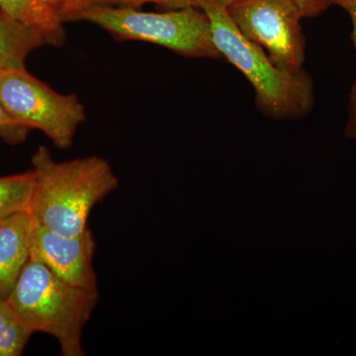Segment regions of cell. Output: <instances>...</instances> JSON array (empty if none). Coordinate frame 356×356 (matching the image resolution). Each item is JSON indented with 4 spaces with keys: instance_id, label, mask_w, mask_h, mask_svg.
Listing matches in <instances>:
<instances>
[{
    "instance_id": "cell-1",
    "label": "cell",
    "mask_w": 356,
    "mask_h": 356,
    "mask_svg": "<svg viewBox=\"0 0 356 356\" xmlns=\"http://www.w3.org/2000/svg\"><path fill=\"white\" fill-rule=\"evenodd\" d=\"M31 163L35 185L28 212L33 222L60 235L86 231L93 208L119 187V178L102 156L57 161L41 146Z\"/></svg>"
},
{
    "instance_id": "cell-2",
    "label": "cell",
    "mask_w": 356,
    "mask_h": 356,
    "mask_svg": "<svg viewBox=\"0 0 356 356\" xmlns=\"http://www.w3.org/2000/svg\"><path fill=\"white\" fill-rule=\"evenodd\" d=\"M197 7L209 18L218 51L252 83L255 102L264 114L274 119H296L311 111L313 83L305 70L291 72L276 67L261 47L238 31L227 9L213 0H198Z\"/></svg>"
},
{
    "instance_id": "cell-3",
    "label": "cell",
    "mask_w": 356,
    "mask_h": 356,
    "mask_svg": "<svg viewBox=\"0 0 356 356\" xmlns=\"http://www.w3.org/2000/svg\"><path fill=\"white\" fill-rule=\"evenodd\" d=\"M98 297V293L72 286L44 264L29 259L6 301L33 334L55 337L63 355L83 356V327Z\"/></svg>"
},
{
    "instance_id": "cell-4",
    "label": "cell",
    "mask_w": 356,
    "mask_h": 356,
    "mask_svg": "<svg viewBox=\"0 0 356 356\" xmlns=\"http://www.w3.org/2000/svg\"><path fill=\"white\" fill-rule=\"evenodd\" d=\"M76 21L92 23L118 41L147 42L189 58H222L209 18L199 7L154 13L129 6H96L79 14Z\"/></svg>"
},
{
    "instance_id": "cell-5",
    "label": "cell",
    "mask_w": 356,
    "mask_h": 356,
    "mask_svg": "<svg viewBox=\"0 0 356 356\" xmlns=\"http://www.w3.org/2000/svg\"><path fill=\"white\" fill-rule=\"evenodd\" d=\"M0 102L18 125L43 132L60 149H70L86 120L76 95H62L26 69L0 70Z\"/></svg>"
},
{
    "instance_id": "cell-6",
    "label": "cell",
    "mask_w": 356,
    "mask_h": 356,
    "mask_svg": "<svg viewBox=\"0 0 356 356\" xmlns=\"http://www.w3.org/2000/svg\"><path fill=\"white\" fill-rule=\"evenodd\" d=\"M226 9L238 31L266 50L276 67L291 72L303 70V17L292 0H240Z\"/></svg>"
},
{
    "instance_id": "cell-7",
    "label": "cell",
    "mask_w": 356,
    "mask_h": 356,
    "mask_svg": "<svg viewBox=\"0 0 356 356\" xmlns=\"http://www.w3.org/2000/svg\"><path fill=\"white\" fill-rule=\"evenodd\" d=\"M95 236L88 228L74 236L60 235L33 222L30 259L44 264L65 282L98 293L93 257Z\"/></svg>"
},
{
    "instance_id": "cell-8",
    "label": "cell",
    "mask_w": 356,
    "mask_h": 356,
    "mask_svg": "<svg viewBox=\"0 0 356 356\" xmlns=\"http://www.w3.org/2000/svg\"><path fill=\"white\" fill-rule=\"evenodd\" d=\"M32 229L28 211L0 219V300L8 299L29 261Z\"/></svg>"
},
{
    "instance_id": "cell-9",
    "label": "cell",
    "mask_w": 356,
    "mask_h": 356,
    "mask_svg": "<svg viewBox=\"0 0 356 356\" xmlns=\"http://www.w3.org/2000/svg\"><path fill=\"white\" fill-rule=\"evenodd\" d=\"M0 7L14 20L39 32L47 44H64L67 37L64 20L43 0H0Z\"/></svg>"
},
{
    "instance_id": "cell-10",
    "label": "cell",
    "mask_w": 356,
    "mask_h": 356,
    "mask_svg": "<svg viewBox=\"0 0 356 356\" xmlns=\"http://www.w3.org/2000/svg\"><path fill=\"white\" fill-rule=\"evenodd\" d=\"M47 44L44 37L14 20L0 7V70L25 69L26 58Z\"/></svg>"
},
{
    "instance_id": "cell-11",
    "label": "cell",
    "mask_w": 356,
    "mask_h": 356,
    "mask_svg": "<svg viewBox=\"0 0 356 356\" xmlns=\"http://www.w3.org/2000/svg\"><path fill=\"white\" fill-rule=\"evenodd\" d=\"M34 185L33 170L0 177V219L28 211Z\"/></svg>"
},
{
    "instance_id": "cell-12",
    "label": "cell",
    "mask_w": 356,
    "mask_h": 356,
    "mask_svg": "<svg viewBox=\"0 0 356 356\" xmlns=\"http://www.w3.org/2000/svg\"><path fill=\"white\" fill-rule=\"evenodd\" d=\"M33 332L16 317L6 300H0V356H19Z\"/></svg>"
},
{
    "instance_id": "cell-13",
    "label": "cell",
    "mask_w": 356,
    "mask_h": 356,
    "mask_svg": "<svg viewBox=\"0 0 356 356\" xmlns=\"http://www.w3.org/2000/svg\"><path fill=\"white\" fill-rule=\"evenodd\" d=\"M117 0H60L57 11L64 22L76 21L79 14L96 6H116Z\"/></svg>"
},
{
    "instance_id": "cell-14",
    "label": "cell",
    "mask_w": 356,
    "mask_h": 356,
    "mask_svg": "<svg viewBox=\"0 0 356 356\" xmlns=\"http://www.w3.org/2000/svg\"><path fill=\"white\" fill-rule=\"evenodd\" d=\"M27 129L18 125L13 117L8 114L4 108L3 105L0 102V136L6 140L13 142H20L24 139Z\"/></svg>"
},
{
    "instance_id": "cell-15",
    "label": "cell",
    "mask_w": 356,
    "mask_h": 356,
    "mask_svg": "<svg viewBox=\"0 0 356 356\" xmlns=\"http://www.w3.org/2000/svg\"><path fill=\"white\" fill-rule=\"evenodd\" d=\"M197 2L198 0H117V6L137 8L145 4L153 3L168 10H177V9L186 8V7H197Z\"/></svg>"
},
{
    "instance_id": "cell-16",
    "label": "cell",
    "mask_w": 356,
    "mask_h": 356,
    "mask_svg": "<svg viewBox=\"0 0 356 356\" xmlns=\"http://www.w3.org/2000/svg\"><path fill=\"white\" fill-rule=\"evenodd\" d=\"M302 17H313L327 8L323 0H292Z\"/></svg>"
},
{
    "instance_id": "cell-17",
    "label": "cell",
    "mask_w": 356,
    "mask_h": 356,
    "mask_svg": "<svg viewBox=\"0 0 356 356\" xmlns=\"http://www.w3.org/2000/svg\"><path fill=\"white\" fill-rule=\"evenodd\" d=\"M346 135L356 139V83L353 88V96H351L350 116L346 127Z\"/></svg>"
},
{
    "instance_id": "cell-18",
    "label": "cell",
    "mask_w": 356,
    "mask_h": 356,
    "mask_svg": "<svg viewBox=\"0 0 356 356\" xmlns=\"http://www.w3.org/2000/svg\"><path fill=\"white\" fill-rule=\"evenodd\" d=\"M323 1L327 7L332 4V6L343 7L346 10L350 7L356 6V0H323Z\"/></svg>"
},
{
    "instance_id": "cell-19",
    "label": "cell",
    "mask_w": 356,
    "mask_h": 356,
    "mask_svg": "<svg viewBox=\"0 0 356 356\" xmlns=\"http://www.w3.org/2000/svg\"><path fill=\"white\" fill-rule=\"evenodd\" d=\"M348 14H350L351 21L353 24V36H355V46H356V6L350 7V8L346 9Z\"/></svg>"
},
{
    "instance_id": "cell-20",
    "label": "cell",
    "mask_w": 356,
    "mask_h": 356,
    "mask_svg": "<svg viewBox=\"0 0 356 356\" xmlns=\"http://www.w3.org/2000/svg\"><path fill=\"white\" fill-rule=\"evenodd\" d=\"M213 1L217 3L218 6L224 7V8H228L229 6L240 1V0H213Z\"/></svg>"
},
{
    "instance_id": "cell-21",
    "label": "cell",
    "mask_w": 356,
    "mask_h": 356,
    "mask_svg": "<svg viewBox=\"0 0 356 356\" xmlns=\"http://www.w3.org/2000/svg\"><path fill=\"white\" fill-rule=\"evenodd\" d=\"M44 3L48 4V6H50L53 7V8H55L56 10H57V7L58 6V3H60V0H43Z\"/></svg>"
}]
</instances>
